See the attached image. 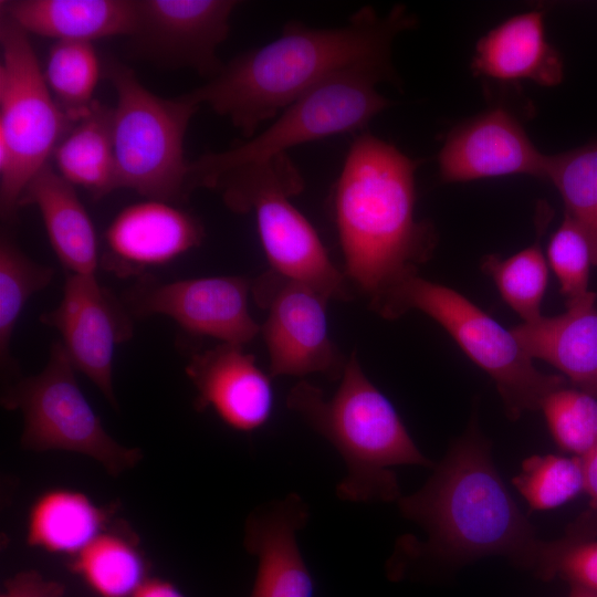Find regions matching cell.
<instances>
[{
  "label": "cell",
  "mask_w": 597,
  "mask_h": 597,
  "mask_svg": "<svg viewBox=\"0 0 597 597\" xmlns=\"http://www.w3.org/2000/svg\"><path fill=\"white\" fill-rule=\"evenodd\" d=\"M597 517L590 512L577 521L566 535L555 540L549 578L559 576L572 586L597 593Z\"/></svg>",
  "instance_id": "32"
},
{
  "label": "cell",
  "mask_w": 597,
  "mask_h": 597,
  "mask_svg": "<svg viewBox=\"0 0 597 597\" xmlns=\"http://www.w3.org/2000/svg\"><path fill=\"white\" fill-rule=\"evenodd\" d=\"M438 163L446 182L516 174L545 178L547 156L534 147L514 115L495 107L452 129Z\"/></svg>",
  "instance_id": "16"
},
{
  "label": "cell",
  "mask_w": 597,
  "mask_h": 597,
  "mask_svg": "<svg viewBox=\"0 0 597 597\" xmlns=\"http://www.w3.org/2000/svg\"><path fill=\"white\" fill-rule=\"evenodd\" d=\"M392 76L391 67L366 66L328 78L282 111L260 134L190 161V195L199 188L213 189L222 175L235 168L286 155L305 143L363 129L390 106L376 86Z\"/></svg>",
  "instance_id": "7"
},
{
  "label": "cell",
  "mask_w": 597,
  "mask_h": 597,
  "mask_svg": "<svg viewBox=\"0 0 597 597\" xmlns=\"http://www.w3.org/2000/svg\"><path fill=\"white\" fill-rule=\"evenodd\" d=\"M428 541L410 551L467 562L501 555L546 579L554 541L537 537L498 473L484 439L473 428L452 444L417 492L397 501Z\"/></svg>",
  "instance_id": "3"
},
{
  "label": "cell",
  "mask_w": 597,
  "mask_h": 597,
  "mask_svg": "<svg viewBox=\"0 0 597 597\" xmlns=\"http://www.w3.org/2000/svg\"><path fill=\"white\" fill-rule=\"evenodd\" d=\"M0 212L13 221L30 180L71 125L51 94L29 34L0 13Z\"/></svg>",
  "instance_id": "9"
},
{
  "label": "cell",
  "mask_w": 597,
  "mask_h": 597,
  "mask_svg": "<svg viewBox=\"0 0 597 597\" xmlns=\"http://www.w3.org/2000/svg\"><path fill=\"white\" fill-rule=\"evenodd\" d=\"M307 519L306 503L294 493L250 514L244 546L258 558L251 597H314L313 579L296 541Z\"/></svg>",
  "instance_id": "18"
},
{
  "label": "cell",
  "mask_w": 597,
  "mask_h": 597,
  "mask_svg": "<svg viewBox=\"0 0 597 597\" xmlns=\"http://www.w3.org/2000/svg\"><path fill=\"white\" fill-rule=\"evenodd\" d=\"M71 565L98 597H134L148 579L137 541L121 527L106 528Z\"/></svg>",
  "instance_id": "25"
},
{
  "label": "cell",
  "mask_w": 597,
  "mask_h": 597,
  "mask_svg": "<svg viewBox=\"0 0 597 597\" xmlns=\"http://www.w3.org/2000/svg\"><path fill=\"white\" fill-rule=\"evenodd\" d=\"M43 74L55 102L71 122L90 111L101 75L92 43L56 41L48 54Z\"/></svg>",
  "instance_id": "28"
},
{
  "label": "cell",
  "mask_w": 597,
  "mask_h": 597,
  "mask_svg": "<svg viewBox=\"0 0 597 597\" xmlns=\"http://www.w3.org/2000/svg\"><path fill=\"white\" fill-rule=\"evenodd\" d=\"M472 70L498 81L531 80L545 86L557 85L564 74L538 11L517 14L486 33L476 44Z\"/></svg>",
  "instance_id": "22"
},
{
  "label": "cell",
  "mask_w": 597,
  "mask_h": 597,
  "mask_svg": "<svg viewBox=\"0 0 597 597\" xmlns=\"http://www.w3.org/2000/svg\"><path fill=\"white\" fill-rule=\"evenodd\" d=\"M547 256L567 301L589 291L590 245L584 232L566 214L549 240Z\"/></svg>",
  "instance_id": "33"
},
{
  "label": "cell",
  "mask_w": 597,
  "mask_h": 597,
  "mask_svg": "<svg viewBox=\"0 0 597 597\" xmlns=\"http://www.w3.org/2000/svg\"><path fill=\"white\" fill-rule=\"evenodd\" d=\"M55 270L29 258L8 234L0 240V365L2 374L15 375L18 364L10 353L14 327L35 293L52 281Z\"/></svg>",
  "instance_id": "26"
},
{
  "label": "cell",
  "mask_w": 597,
  "mask_h": 597,
  "mask_svg": "<svg viewBox=\"0 0 597 597\" xmlns=\"http://www.w3.org/2000/svg\"><path fill=\"white\" fill-rule=\"evenodd\" d=\"M410 310L438 322L492 377L512 419L541 408L547 395L565 385L562 376L544 374L534 366L512 331L450 287L415 274L391 289L374 311L394 320Z\"/></svg>",
  "instance_id": "8"
},
{
  "label": "cell",
  "mask_w": 597,
  "mask_h": 597,
  "mask_svg": "<svg viewBox=\"0 0 597 597\" xmlns=\"http://www.w3.org/2000/svg\"><path fill=\"white\" fill-rule=\"evenodd\" d=\"M584 472V492L587 493L590 511L597 517V448L580 458Z\"/></svg>",
  "instance_id": "35"
},
{
  "label": "cell",
  "mask_w": 597,
  "mask_h": 597,
  "mask_svg": "<svg viewBox=\"0 0 597 597\" xmlns=\"http://www.w3.org/2000/svg\"><path fill=\"white\" fill-rule=\"evenodd\" d=\"M133 318L122 298L102 286L96 275L69 272L60 303L40 315L42 324L60 333L76 371L84 374L115 409L114 353L133 337Z\"/></svg>",
  "instance_id": "13"
},
{
  "label": "cell",
  "mask_w": 597,
  "mask_h": 597,
  "mask_svg": "<svg viewBox=\"0 0 597 597\" xmlns=\"http://www.w3.org/2000/svg\"><path fill=\"white\" fill-rule=\"evenodd\" d=\"M303 188V178L286 154L235 168L221 176L213 190L233 212H254L272 271L307 284L329 301H348L352 293L347 277L290 200Z\"/></svg>",
  "instance_id": "6"
},
{
  "label": "cell",
  "mask_w": 597,
  "mask_h": 597,
  "mask_svg": "<svg viewBox=\"0 0 597 597\" xmlns=\"http://www.w3.org/2000/svg\"><path fill=\"white\" fill-rule=\"evenodd\" d=\"M205 231L198 219L175 203L146 199L124 208L105 232L100 266L117 277L144 276L199 247Z\"/></svg>",
  "instance_id": "15"
},
{
  "label": "cell",
  "mask_w": 597,
  "mask_h": 597,
  "mask_svg": "<svg viewBox=\"0 0 597 597\" xmlns=\"http://www.w3.org/2000/svg\"><path fill=\"white\" fill-rule=\"evenodd\" d=\"M56 171L100 199L115 190L113 108L95 101L71 123L54 153Z\"/></svg>",
  "instance_id": "23"
},
{
  "label": "cell",
  "mask_w": 597,
  "mask_h": 597,
  "mask_svg": "<svg viewBox=\"0 0 597 597\" xmlns=\"http://www.w3.org/2000/svg\"><path fill=\"white\" fill-rule=\"evenodd\" d=\"M108 521V511L85 494L54 490L31 507L27 540L31 546L75 556L107 528Z\"/></svg>",
  "instance_id": "24"
},
{
  "label": "cell",
  "mask_w": 597,
  "mask_h": 597,
  "mask_svg": "<svg viewBox=\"0 0 597 597\" xmlns=\"http://www.w3.org/2000/svg\"><path fill=\"white\" fill-rule=\"evenodd\" d=\"M35 206L50 244L65 272L96 275L97 235L74 186L49 164L27 185L19 206Z\"/></svg>",
  "instance_id": "21"
},
{
  "label": "cell",
  "mask_w": 597,
  "mask_h": 597,
  "mask_svg": "<svg viewBox=\"0 0 597 597\" xmlns=\"http://www.w3.org/2000/svg\"><path fill=\"white\" fill-rule=\"evenodd\" d=\"M251 294L268 310L260 334L270 358V376L342 377L346 360L328 335V298L272 270L252 280Z\"/></svg>",
  "instance_id": "11"
},
{
  "label": "cell",
  "mask_w": 597,
  "mask_h": 597,
  "mask_svg": "<svg viewBox=\"0 0 597 597\" xmlns=\"http://www.w3.org/2000/svg\"><path fill=\"white\" fill-rule=\"evenodd\" d=\"M75 371L63 344L55 341L43 369L6 386L1 405L22 413L21 444L25 449L80 453L117 476L135 467L142 452L108 434L81 390Z\"/></svg>",
  "instance_id": "10"
},
{
  "label": "cell",
  "mask_w": 597,
  "mask_h": 597,
  "mask_svg": "<svg viewBox=\"0 0 597 597\" xmlns=\"http://www.w3.org/2000/svg\"><path fill=\"white\" fill-rule=\"evenodd\" d=\"M134 597H185V595L169 582L148 578Z\"/></svg>",
  "instance_id": "36"
},
{
  "label": "cell",
  "mask_w": 597,
  "mask_h": 597,
  "mask_svg": "<svg viewBox=\"0 0 597 597\" xmlns=\"http://www.w3.org/2000/svg\"><path fill=\"white\" fill-rule=\"evenodd\" d=\"M0 13L28 34L56 41L92 43L95 40L135 32L136 0H6Z\"/></svg>",
  "instance_id": "20"
},
{
  "label": "cell",
  "mask_w": 597,
  "mask_h": 597,
  "mask_svg": "<svg viewBox=\"0 0 597 597\" xmlns=\"http://www.w3.org/2000/svg\"><path fill=\"white\" fill-rule=\"evenodd\" d=\"M569 597H597V593L579 586H573Z\"/></svg>",
  "instance_id": "37"
},
{
  "label": "cell",
  "mask_w": 597,
  "mask_h": 597,
  "mask_svg": "<svg viewBox=\"0 0 597 597\" xmlns=\"http://www.w3.org/2000/svg\"><path fill=\"white\" fill-rule=\"evenodd\" d=\"M286 405L344 459L347 473L336 491L344 501H398L401 495L392 467H434L389 399L367 378L355 352L346 359L332 397L302 380L287 394Z\"/></svg>",
  "instance_id": "4"
},
{
  "label": "cell",
  "mask_w": 597,
  "mask_h": 597,
  "mask_svg": "<svg viewBox=\"0 0 597 597\" xmlns=\"http://www.w3.org/2000/svg\"><path fill=\"white\" fill-rule=\"evenodd\" d=\"M482 269L491 275L502 298L523 322L542 315L541 303L548 283V269L537 242L506 259L486 255Z\"/></svg>",
  "instance_id": "29"
},
{
  "label": "cell",
  "mask_w": 597,
  "mask_h": 597,
  "mask_svg": "<svg viewBox=\"0 0 597 597\" xmlns=\"http://www.w3.org/2000/svg\"><path fill=\"white\" fill-rule=\"evenodd\" d=\"M417 164L394 145L362 133L350 144L333 189L344 274L373 310L417 274L434 247L430 224L415 219Z\"/></svg>",
  "instance_id": "2"
},
{
  "label": "cell",
  "mask_w": 597,
  "mask_h": 597,
  "mask_svg": "<svg viewBox=\"0 0 597 597\" xmlns=\"http://www.w3.org/2000/svg\"><path fill=\"white\" fill-rule=\"evenodd\" d=\"M413 23L404 7L383 17L364 7L338 28L289 22L279 38L232 59L188 94L249 139L263 122L328 78L357 67H391V43Z\"/></svg>",
  "instance_id": "1"
},
{
  "label": "cell",
  "mask_w": 597,
  "mask_h": 597,
  "mask_svg": "<svg viewBox=\"0 0 597 597\" xmlns=\"http://www.w3.org/2000/svg\"><path fill=\"white\" fill-rule=\"evenodd\" d=\"M251 290L252 280L247 276L160 282L147 274L121 298L133 317L167 316L188 334L244 346L261 328L249 311Z\"/></svg>",
  "instance_id": "12"
},
{
  "label": "cell",
  "mask_w": 597,
  "mask_h": 597,
  "mask_svg": "<svg viewBox=\"0 0 597 597\" xmlns=\"http://www.w3.org/2000/svg\"><path fill=\"white\" fill-rule=\"evenodd\" d=\"M133 39L138 56L165 67H188L209 80L224 64L217 51L230 31L233 0H137Z\"/></svg>",
  "instance_id": "14"
},
{
  "label": "cell",
  "mask_w": 597,
  "mask_h": 597,
  "mask_svg": "<svg viewBox=\"0 0 597 597\" xmlns=\"http://www.w3.org/2000/svg\"><path fill=\"white\" fill-rule=\"evenodd\" d=\"M64 586L49 580L41 574L29 570L10 578L1 597H63Z\"/></svg>",
  "instance_id": "34"
},
{
  "label": "cell",
  "mask_w": 597,
  "mask_h": 597,
  "mask_svg": "<svg viewBox=\"0 0 597 597\" xmlns=\"http://www.w3.org/2000/svg\"><path fill=\"white\" fill-rule=\"evenodd\" d=\"M541 409L563 451L583 458L597 448V396L563 386L545 397Z\"/></svg>",
  "instance_id": "31"
},
{
  "label": "cell",
  "mask_w": 597,
  "mask_h": 597,
  "mask_svg": "<svg viewBox=\"0 0 597 597\" xmlns=\"http://www.w3.org/2000/svg\"><path fill=\"white\" fill-rule=\"evenodd\" d=\"M106 75L116 93L115 190L129 189L175 205L186 201L190 161L185 158L184 140L199 105L188 93L174 100L154 94L117 61H108Z\"/></svg>",
  "instance_id": "5"
},
{
  "label": "cell",
  "mask_w": 597,
  "mask_h": 597,
  "mask_svg": "<svg viewBox=\"0 0 597 597\" xmlns=\"http://www.w3.org/2000/svg\"><path fill=\"white\" fill-rule=\"evenodd\" d=\"M185 371L197 390V410L212 408L228 426L243 432L269 420L273 408L271 376L242 345L219 343L193 352Z\"/></svg>",
  "instance_id": "17"
},
{
  "label": "cell",
  "mask_w": 597,
  "mask_h": 597,
  "mask_svg": "<svg viewBox=\"0 0 597 597\" xmlns=\"http://www.w3.org/2000/svg\"><path fill=\"white\" fill-rule=\"evenodd\" d=\"M513 484L533 510L558 507L584 491L582 459L558 454L532 455L522 463Z\"/></svg>",
  "instance_id": "30"
},
{
  "label": "cell",
  "mask_w": 597,
  "mask_h": 597,
  "mask_svg": "<svg viewBox=\"0 0 597 597\" xmlns=\"http://www.w3.org/2000/svg\"><path fill=\"white\" fill-rule=\"evenodd\" d=\"M596 294L567 301V311L541 315L512 329L527 355L545 360L567 376L579 389L597 396Z\"/></svg>",
  "instance_id": "19"
},
{
  "label": "cell",
  "mask_w": 597,
  "mask_h": 597,
  "mask_svg": "<svg viewBox=\"0 0 597 597\" xmlns=\"http://www.w3.org/2000/svg\"><path fill=\"white\" fill-rule=\"evenodd\" d=\"M545 178L558 189L565 214L586 235L597 265V140L547 156Z\"/></svg>",
  "instance_id": "27"
}]
</instances>
